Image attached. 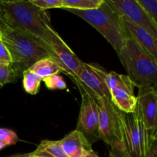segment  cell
<instances>
[{
	"label": "cell",
	"instance_id": "cell-23",
	"mask_svg": "<svg viewBox=\"0 0 157 157\" xmlns=\"http://www.w3.org/2000/svg\"><path fill=\"white\" fill-rule=\"evenodd\" d=\"M30 2L35 6L44 11L50 9L63 8L62 0H30Z\"/></svg>",
	"mask_w": 157,
	"mask_h": 157
},
{
	"label": "cell",
	"instance_id": "cell-25",
	"mask_svg": "<svg viewBox=\"0 0 157 157\" xmlns=\"http://www.w3.org/2000/svg\"><path fill=\"white\" fill-rule=\"evenodd\" d=\"M108 157H131L125 148H110Z\"/></svg>",
	"mask_w": 157,
	"mask_h": 157
},
{
	"label": "cell",
	"instance_id": "cell-24",
	"mask_svg": "<svg viewBox=\"0 0 157 157\" xmlns=\"http://www.w3.org/2000/svg\"><path fill=\"white\" fill-rule=\"evenodd\" d=\"M12 59L9 51L6 44L0 39V64H12Z\"/></svg>",
	"mask_w": 157,
	"mask_h": 157
},
{
	"label": "cell",
	"instance_id": "cell-14",
	"mask_svg": "<svg viewBox=\"0 0 157 157\" xmlns=\"http://www.w3.org/2000/svg\"><path fill=\"white\" fill-rule=\"evenodd\" d=\"M123 23L130 35L140 43L157 61V38L152 36L141 28L123 18Z\"/></svg>",
	"mask_w": 157,
	"mask_h": 157
},
{
	"label": "cell",
	"instance_id": "cell-16",
	"mask_svg": "<svg viewBox=\"0 0 157 157\" xmlns=\"http://www.w3.org/2000/svg\"><path fill=\"white\" fill-rule=\"evenodd\" d=\"M42 79L51 75H56L62 72L61 69L52 58H47L37 61L29 68Z\"/></svg>",
	"mask_w": 157,
	"mask_h": 157
},
{
	"label": "cell",
	"instance_id": "cell-7",
	"mask_svg": "<svg viewBox=\"0 0 157 157\" xmlns=\"http://www.w3.org/2000/svg\"><path fill=\"white\" fill-rule=\"evenodd\" d=\"M108 72L98 64L85 63L75 78H72L81 92H84L98 102L100 100L110 99V94L106 84Z\"/></svg>",
	"mask_w": 157,
	"mask_h": 157
},
{
	"label": "cell",
	"instance_id": "cell-34",
	"mask_svg": "<svg viewBox=\"0 0 157 157\" xmlns=\"http://www.w3.org/2000/svg\"></svg>",
	"mask_w": 157,
	"mask_h": 157
},
{
	"label": "cell",
	"instance_id": "cell-11",
	"mask_svg": "<svg viewBox=\"0 0 157 157\" xmlns=\"http://www.w3.org/2000/svg\"><path fill=\"white\" fill-rule=\"evenodd\" d=\"M81 105L75 130L81 132L93 144L100 140L99 134V107L91 97L84 92H81Z\"/></svg>",
	"mask_w": 157,
	"mask_h": 157
},
{
	"label": "cell",
	"instance_id": "cell-22",
	"mask_svg": "<svg viewBox=\"0 0 157 157\" xmlns=\"http://www.w3.org/2000/svg\"><path fill=\"white\" fill-rule=\"evenodd\" d=\"M157 26V0H137Z\"/></svg>",
	"mask_w": 157,
	"mask_h": 157
},
{
	"label": "cell",
	"instance_id": "cell-17",
	"mask_svg": "<svg viewBox=\"0 0 157 157\" xmlns=\"http://www.w3.org/2000/svg\"><path fill=\"white\" fill-rule=\"evenodd\" d=\"M42 79L30 70H26L22 75L23 88L26 93L35 95L38 93Z\"/></svg>",
	"mask_w": 157,
	"mask_h": 157
},
{
	"label": "cell",
	"instance_id": "cell-32",
	"mask_svg": "<svg viewBox=\"0 0 157 157\" xmlns=\"http://www.w3.org/2000/svg\"><path fill=\"white\" fill-rule=\"evenodd\" d=\"M26 157H38V156H31L30 153H26Z\"/></svg>",
	"mask_w": 157,
	"mask_h": 157
},
{
	"label": "cell",
	"instance_id": "cell-30",
	"mask_svg": "<svg viewBox=\"0 0 157 157\" xmlns=\"http://www.w3.org/2000/svg\"><path fill=\"white\" fill-rule=\"evenodd\" d=\"M8 157H26V153H25V154H16V155H12V156H8Z\"/></svg>",
	"mask_w": 157,
	"mask_h": 157
},
{
	"label": "cell",
	"instance_id": "cell-9",
	"mask_svg": "<svg viewBox=\"0 0 157 157\" xmlns=\"http://www.w3.org/2000/svg\"><path fill=\"white\" fill-rule=\"evenodd\" d=\"M121 17L157 38V26L137 0H105Z\"/></svg>",
	"mask_w": 157,
	"mask_h": 157
},
{
	"label": "cell",
	"instance_id": "cell-8",
	"mask_svg": "<svg viewBox=\"0 0 157 157\" xmlns=\"http://www.w3.org/2000/svg\"><path fill=\"white\" fill-rule=\"evenodd\" d=\"M106 84L110 94V99L114 105L124 113H133L137 106L135 95L134 83L127 75L114 71L108 72Z\"/></svg>",
	"mask_w": 157,
	"mask_h": 157
},
{
	"label": "cell",
	"instance_id": "cell-28",
	"mask_svg": "<svg viewBox=\"0 0 157 157\" xmlns=\"http://www.w3.org/2000/svg\"><path fill=\"white\" fill-rule=\"evenodd\" d=\"M153 88H154L155 91H156V95H157V84H154V85H153ZM150 136H151L152 142H153V141L156 140H157V115H156V121H155L154 127H153V130H152V132H151V135H150Z\"/></svg>",
	"mask_w": 157,
	"mask_h": 157
},
{
	"label": "cell",
	"instance_id": "cell-10",
	"mask_svg": "<svg viewBox=\"0 0 157 157\" xmlns=\"http://www.w3.org/2000/svg\"><path fill=\"white\" fill-rule=\"evenodd\" d=\"M48 46L50 48L51 58L58 64L62 72L71 78H75L81 70L83 61L75 55L54 29L51 31Z\"/></svg>",
	"mask_w": 157,
	"mask_h": 157
},
{
	"label": "cell",
	"instance_id": "cell-33",
	"mask_svg": "<svg viewBox=\"0 0 157 157\" xmlns=\"http://www.w3.org/2000/svg\"><path fill=\"white\" fill-rule=\"evenodd\" d=\"M0 10H1V5H0Z\"/></svg>",
	"mask_w": 157,
	"mask_h": 157
},
{
	"label": "cell",
	"instance_id": "cell-2",
	"mask_svg": "<svg viewBox=\"0 0 157 157\" xmlns=\"http://www.w3.org/2000/svg\"><path fill=\"white\" fill-rule=\"evenodd\" d=\"M1 40L10 52L11 66L17 78L37 61L52 57L50 48L43 40L20 29H9Z\"/></svg>",
	"mask_w": 157,
	"mask_h": 157
},
{
	"label": "cell",
	"instance_id": "cell-19",
	"mask_svg": "<svg viewBox=\"0 0 157 157\" xmlns=\"http://www.w3.org/2000/svg\"><path fill=\"white\" fill-rule=\"evenodd\" d=\"M17 78L11 64H0V87L9 83L15 82Z\"/></svg>",
	"mask_w": 157,
	"mask_h": 157
},
{
	"label": "cell",
	"instance_id": "cell-6",
	"mask_svg": "<svg viewBox=\"0 0 157 157\" xmlns=\"http://www.w3.org/2000/svg\"><path fill=\"white\" fill-rule=\"evenodd\" d=\"M97 103L99 107L100 140L110 148H125L121 110L111 99L100 100Z\"/></svg>",
	"mask_w": 157,
	"mask_h": 157
},
{
	"label": "cell",
	"instance_id": "cell-31",
	"mask_svg": "<svg viewBox=\"0 0 157 157\" xmlns=\"http://www.w3.org/2000/svg\"><path fill=\"white\" fill-rule=\"evenodd\" d=\"M5 147H6V145L0 141V150H2L3 148H5Z\"/></svg>",
	"mask_w": 157,
	"mask_h": 157
},
{
	"label": "cell",
	"instance_id": "cell-18",
	"mask_svg": "<svg viewBox=\"0 0 157 157\" xmlns=\"http://www.w3.org/2000/svg\"><path fill=\"white\" fill-rule=\"evenodd\" d=\"M104 0H62V9L90 10L100 7Z\"/></svg>",
	"mask_w": 157,
	"mask_h": 157
},
{
	"label": "cell",
	"instance_id": "cell-1",
	"mask_svg": "<svg viewBox=\"0 0 157 157\" xmlns=\"http://www.w3.org/2000/svg\"><path fill=\"white\" fill-rule=\"evenodd\" d=\"M1 12L11 29H17L41 38L48 45L51 31L53 29L50 16L29 1L0 0Z\"/></svg>",
	"mask_w": 157,
	"mask_h": 157
},
{
	"label": "cell",
	"instance_id": "cell-12",
	"mask_svg": "<svg viewBox=\"0 0 157 157\" xmlns=\"http://www.w3.org/2000/svg\"><path fill=\"white\" fill-rule=\"evenodd\" d=\"M137 105L142 113L147 130L151 133L157 115V95L153 86H139Z\"/></svg>",
	"mask_w": 157,
	"mask_h": 157
},
{
	"label": "cell",
	"instance_id": "cell-4",
	"mask_svg": "<svg viewBox=\"0 0 157 157\" xmlns=\"http://www.w3.org/2000/svg\"><path fill=\"white\" fill-rule=\"evenodd\" d=\"M118 57L136 87L157 84V61L131 35L125 41Z\"/></svg>",
	"mask_w": 157,
	"mask_h": 157
},
{
	"label": "cell",
	"instance_id": "cell-26",
	"mask_svg": "<svg viewBox=\"0 0 157 157\" xmlns=\"http://www.w3.org/2000/svg\"><path fill=\"white\" fill-rule=\"evenodd\" d=\"M9 29H11V28L8 25V24L3 18L1 12H0V39Z\"/></svg>",
	"mask_w": 157,
	"mask_h": 157
},
{
	"label": "cell",
	"instance_id": "cell-21",
	"mask_svg": "<svg viewBox=\"0 0 157 157\" xmlns=\"http://www.w3.org/2000/svg\"><path fill=\"white\" fill-rule=\"evenodd\" d=\"M0 141L4 144L6 147H8L15 145L19 142L20 140L16 133L13 130L7 128H0Z\"/></svg>",
	"mask_w": 157,
	"mask_h": 157
},
{
	"label": "cell",
	"instance_id": "cell-29",
	"mask_svg": "<svg viewBox=\"0 0 157 157\" xmlns=\"http://www.w3.org/2000/svg\"><path fill=\"white\" fill-rule=\"evenodd\" d=\"M84 157H99V156H98V153H97L96 152L94 151L93 150H91L86 154V156Z\"/></svg>",
	"mask_w": 157,
	"mask_h": 157
},
{
	"label": "cell",
	"instance_id": "cell-3",
	"mask_svg": "<svg viewBox=\"0 0 157 157\" xmlns=\"http://www.w3.org/2000/svg\"><path fill=\"white\" fill-rule=\"evenodd\" d=\"M80 17L93 26L111 44L116 53H120L130 33L124 26L123 19L104 0L98 9L78 10L64 9Z\"/></svg>",
	"mask_w": 157,
	"mask_h": 157
},
{
	"label": "cell",
	"instance_id": "cell-5",
	"mask_svg": "<svg viewBox=\"0 0 157 157\" xmlns=\"http://www.w3.org/2000/svg\"><path fill=\"white\" fill-rule=\"evenodd\" d=\"M126 150L131 157H145L152 144L151 133L147 130L139 106L133 113L120 112Z\"/></svg>",
	"mask_w": 157,
	"mask_h": 157
},
{
	"label": "cell",
	"instance_id": "cell-27",
	"mask_svg": "<svg viewBox=\"0 0 157 157\" xmlns=\"http://www.w3.org/2000/svg\"><path fill=\"white\" fill-rule=\"evenodd\" d=\"M145 157H157V140L152 142L150 150Z\"/></svg>",
	"mask_w": 157,
	"mask_h": 157
},
{
	"label": "cell",
	"instance_id": "cell-20",
	"mask_svg": "<svg viewBox=\"0 0 157 157\" xmlns=\"http://www.w3.org/2000/svg\"><path fill=\"white\" fill-rule=\"evenodd\" d=\"M42 81H44L46 87L50 90H64L67 88L65 81L59 74L51 75L43 79Z\"/></svg>",
	"mask_w": 157,
	"mask_h": 157
},
{
	"label": "cell",
	"instance_id": "cell-13",
	"mask_svg": "<svg viewBox=\"0 0 157 157\" xmlns=\"http://www.w3.org/2000/svg\"><path fill=\"white\" fill-rule=\"evenodd\" d=\"M59 143L67 157H84L92 150V144L77 130L67 133Z\"/></svg>",
	"mask_w": 157,
	"mask_h": 157
},
{
	"label": "cell",
	"instance_id": "cell-15",
	"mask_svg": "<svg viewBox=\"0 0 157 157\" xmlns=\"http://www.w3.org/2000/svg\"><path fill=\"white\" fill-rule=\"evenodd\" d=\"M31 156L38 157H67L64 153L59 140H44L40 143L35 151L30 153Z\"/></svg>",
	"mask_w": 157,
	"mask_h": 157
}]
</instances>
